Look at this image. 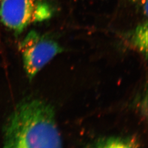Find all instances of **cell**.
Here are the masks:
<instances>
[{
  "instance_id": "obj_2",
  "label": "cell",
  "mask_w": 148,
  "mask_h": 148,
  "mask_svg": "<svg viewBox=\"0 0 148 148\" xmlns=\"http://www.w3.org/2000/svg\"><path fill=\"white\" fill-rule=\"evenodd\" d=\"M51 5L43 0H1L0 20L9 29L21 32L37 22L49 19Z\"/></svg>"
},
{
  "instance_id": "obj_3",
  "label": "cell",
  "mask_w": 148,
  "mask_h": 148,
  "mask_svg": "<svg viewBox=\"0 0 148 148\" xmlns=\"http://www.w3.org/2000/svg\"><path fill=\"white\" fill-rule=\"evenodd\" d=\"M19 49L27 76L32 79L43 68L63 49L46 35L32 31L23 40Z\"/></svg>"
},
{
  "instance_id": "obj_4",
  "label": "cell",
  "mask_w": 148,
  "mask_h": 148,
  "mask_svg": "<svg viewBox=\"0 0 148 148\" xmlns=\"http://www.w3.org/2000/svg\"><path fill=\"white\" fill-rule=\"evenodd\" d=\"M132 45L147 57L148 53V24L147 22L139 25L133 32Z\"/></svg>"
},
{
  "instance_id": "obj_6",
  "label": "cell",
  "mask_w": 148,
  "mask_h": 148,
  "mask_svg": "<svg viewBox=\"0 0 148 148\" xmlns=\"http://www.w3.org/2000/svg\"><path fill=\"white\" fill-rule=\"evenodd\" d=\"M133 1H138V0H133Z\"/></svg>"
},
{
  "instance_id": "obj_7",
  "label": "cell",
  "mask_w": 148,
  "mask_h": 148,
  "mask_svg": "<svg viewBox=\"0 0 148 148\" xmlns=\"http://www.w3.org/2000/svg\"><path fill=\"white\" fill-rule=\"evenodd\" d=\"M0 1H1V0H0Z\"/></svg>"
},
{
  "instance_id": "obj_1",
  "label": "cell",
  "mask_w": 148,
  "mask_h": 148,
  "mask_svg": "<svg viewBox=\"0 0 148 148\" xmlns=\"http://www.w3.org/2000/svg\"><path fill=\"white\" fill-rule=\"evenodd\" d=\"M5 148H63L53 108L38 99L16 107L5 125Z\"/></svg>"
},
{
  "instance_id": "obj_5",
  "label": "cell",
  "mask_w": 148,
  "mask_h": 148,
  "mask_svg": "<svg viewBox=\"0 0 148 148\" xmlns=\"http://www.w3.org/2000/svg\"><path fill=\"white\" fill-rule=\"evenodd\" d=\"M92 148H138V146L130 139L110 137L101 139Z\"/></svg>"
}]
</instances>
